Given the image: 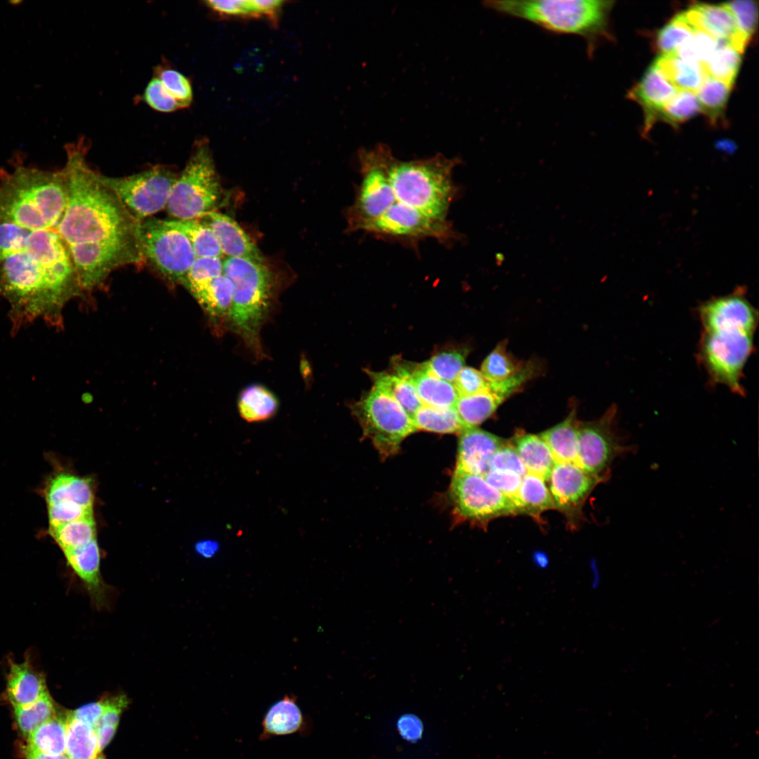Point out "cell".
<instances>
[{
	"instance_id": "11",
	"label": "cell",
	"mask_w": 759,
	"mask_h": 759,
	"mask_svg": "<svg viewBox=\"0 0 759 759\" xmlns=\"http://www.w3.org/2000/svg\"><path fill=\"white\" fill-rule=\"evenodd\" d=\"M178 175L168 167L156 165L123 177L100 174V179L115 193L131 214L141 221L166 208Z\"/></svg>"
},
{
	"instance_id": "47",
	"label": "cell",
	"mask_w": 759,
	"mask_h": 759,
	"mask_svg": "<svg viewBox=\"0 0 759 759\" xmlns=\"http://www.w3.org/2000/svg\"><path fill=\"white\" fill-rule=\"evenodd\" d=\"M221 274H223V260L221 258H196L183 279L181 285L191 293Z\"/></svg>"
},
{
	"instance_id": "57",
	"label": "cell",
	"mask_w": 759,
	"mask_h": 759,
	"mask_svg": "<svg viewBox=\"0 0 759 759\" xmlns=\"http://www.w3.org/2000/svg\"><path fill=\"white\" fill-rule=\"evenodd\" d=\"M252 3L259 17L264 15L272 22L276 23L281 10L283 1L276 0H253Z\"/></svg>"
},
{
	"instance_id": "43",
	"label": "cell",
	"mask_w": 759,
	"mask_h": 759,
	"mask_svg": "<svg viewBox=\"0 0 759 759\" xmlns=\"http://www.w3.org/2000/svg\"><path fill=\"white\" fill-rule=\"evenodd\" d=\"M467 354V348L446 349L436 353L424 364L431 373L453 384L457 375L465 367Z\"/></svg>"
},
{
	"instance_id": "31",
	"label": "cell",
	"mask_w": 759,
	"mask_h": 759,
	"mask_svg": "<svg viewBox=\"0 0 759 759\" xmlns=\"http://www.w3.org/2000/svg\"><path fill=\"white\" fill-rule=\"evenodd\" d=\"M514 504L518 514H526L536 519H540L545 511L556 510L545 480L530 473L522 477Z\"/></svg>"
},
{
	"instance_id": "53",
	"label": "cell",
	"mask_w": 759,
	"mask_h": 759,
	"mask_svg": "<svg viewBox=\"0 0 759 759\" xmlns=\"http://www.w3.org/2000/svg\"><path fill=\"white\" fill-rule=\"evenodd\" d=\"M47 506L50 527L93 515V508L77 504L57 503Z\"/></svg>"
},
{
	"instance_id": "56",
	"label": "cell",
	"mask_w": 759,
	"mask_h": 759,
	"mask_svg": "<svg viewBox=\"0 0 759 759\" xmlns=\"http://www.w3.org/2000/svg\"><path fill=\"white\" fill-rule=\"evenodd\" d=\"M105 704L106 697L98 701L86 704L76 710L70 711V713L73 717L85 722L95 729L105 709Z\"/></svg>"
},
{
	"instance_id": "48",
	"label": "cell",
	"mask_w": 759,
	"mask_h": 759,
	"mask_svg": "<svg viewBox=\"0 0 759 759\" xmlns=\"http://www.w3.org/2000/svg\"><path fill=\"white\" fill-rule=\"evenodd\" d=\"M732 13L737 27L748 42L758 23V7L754 1H734L725 4Z\"/></svg>"
},
{
	"instance_id": "36",
	"label": "cell",
	"mask_w": 759,
	"mask_h": 759,
	"mask_svg": "<svg viewBox=\"0 0 759 759\" xmlns=\"http://www.w3.org/2000/svg\"><path fill=\"white\" fill-rule=\"evenodd\" d=\"M741 63V53L729 43L719 41L718 46L702 66L708 77L732 86Z\"/></svg>"
},
{
	"instance_id": "52",
	"label": "cell",
	"mask_w": 759,
	"mask_h": 759,
	"mask_svg": "<svg viewBox=\"0 0 759 759\" xmlns=\"http://www.w3.org/2000/svg\"><path fill=\"white\" fill-rule=\"evenodd\" d=\"M30 230L10 223H0V261L20 249Z\"/></svg>"
},
{
	"instance_id": "45",
	"label": "cell",
	"mask_w": 759,
	"mask_h": 759,
	"mask_svg": "<svg viewBox=\"0 0 759 759\" xmlns=\"http://www.w3.org/2000/svg\"><path fill=\"white\" fill-rule=\"evenodd\" d=\"M166 90L176 101L179 109L188 108L193 101L191 83L183 74L170 67L159 66L155 72Z\"/></svg>"
},
{
	"instance_id": "26",
	"label": "cell",
	"mask_w": 759,
	"mask_h": 759,
	"mask_svg": "<svg viewBox=\"0 0 759 759\" xmlns=\"http://www.w3.org/2000/svg\"><path fill=\"white\" fill-rule=\"evenodd\" d=\"M46 500L47 505L71 503L93 508L94 495L91 481L68 473L58 474L46 487Z\"/></svg>"
},
{
	"instance_id": "32",
	"label": "cell",
	"mask_w": 759,
	"mask_h": 759,
	"mask_svg": "<svg viewBox=\"0 0 759 759\" xmlns=\"http://www.w3.org/2000/svg\"><path fill=\"white\" fill-rule=\"evenodd\" d=\"M731 89L728 84L707 77L696 93L700 112L713 126L725 123V112Z\"/></svg>"
},
{
	"instance_id": "10",
	"label": "cell",
	"mask_w": 759,
	"mask_h": 759,
	"mask_svg": "<svg viewBox=\"0 0 759 759\" xmlns=\"http://www.w3.org/2000/svg\"><path fill=\"white\" fill-rule=\"evenodd\" d=\"M353 410L363 435L383 458L396 453L403 439L417 431L404 409L374 387L354 405Z\"/></svg>"
},
{
	"instance_id": "59",
	"label": "cell",
	"mask_w": 759,
	"mask_h": 759,
	"mask_svg": "<svg viewBox=\"0 0 759 759\" xmlns=\"http://www.w3.org/2000/svg\"><path fill=\"white\" fill-rule=\"evenodd\" d=\"M24 754L26 759H69L65 754L50 755L38 752L27 747L24 748Z\"/></svg>"
},
{
	"instance_id": "9",
	"label": "cell",
	"mask_w": 759,
	"mask_h": 759,
	"mask_svg": "<svg viewBox=\"0 0 759 759\" xmlns=\"http://www.w3.org/2000/svg\"><path fill=\"white\" fill-rule=\"evenodd\" d=\"M138 239L144 263L168 283L181 285L196 259L183 233L171 221L148 218L140 222Z\"/></svg>"
},
{
	"instance_id": "30",
	"label": "cell",
	"mask_w": 759,
	"mask_h": 759,
	"mask_svg": "<svg viewBox=\"0 0 759 759\" xmlns=\"http://www.w3.org/2000/svg\"><path fill=\"white\" fill-rule=\"evenodd\" d=\"M279 406L275 394L266 387L254 384L243 389L239 395L238 408L242 419L249 422L269 420Z\"/></svg>"
},
{
	"instance_id": "55",
	"label": "cell",
	"mask_w": 759,
	"mask_h": 759,
	"mask_svg": "<svg viewBox=\"0 0 759 759\" xmlns=\"http://www.w3.org/2000/svg\"><path fill=\"white\" fill-rule=\"evenodd\" d=\"M205 3L210 9L221 15L259 17L252 1L211 0Z\"/></svg>"
},
{
	"instance_id": "21",
	"label": "cell",
	"mask_w": 759,
	"mask_h": 759,
	"mask_svg": "<svg viewBox=\"0 0 759 759\" xmlns=\"http://www.w3.org/2000/svg\"><path fill=\"white\" fill-rule=\"evenodd\" d=\"M48 692L44 676L28 660L10 663L6 694L13 707L30 704Z\"/></svg>"
},
{
	"instance_id": "6",
	"label": "cell",
	"mask_w": 759,
	"mask_h": 759,
	"mask_svg": "<svg viewBox=\"0 0 759 759\" xmlns=\"http://www.w3.org/2000/svg\"><path fill=\"white\" fill-rule=\"evenodd\" d=\"M485 7L526 20L558 34L580 37L592 56L602 39L611 38L609 16L614 1L602 0H488Z\"/></svg>"
},
{
	"instance_id": "46",
	"label": "cell",
	"mask_w": 759,
	"mask_h": 759,
	"mask_svg": "<svg viewBox=\"0 0 759 759\" xmlns=\"http://www.w3.org/2000/svg\"><path fill=\"white\" fill-rule=\"evenodd\" d=\"M719 44V40L696 30L692 36L675 52L680 58L703 65Z\"/></svg>"
},
{
	"instance_id": "2",
	"label": "cell",
	"mask_w": 759,
	"mask_h": 759,
	"mask_svg": "<svg viewBox=\"0 0 759 759\" xmlns=\"http://www.w3.org/2000/svg\"><path fill=\"white\" fill-rule=\"evenodd\" d=\"M83 292L68 249L54 230L30 231L23 247L0 261V297L9 304L15 329L37 320L61 326L65 306Z\"/></svg>"
},
{
	"instance_id": "42",
	"label": "cell",
	"mask_w": 759,
	"mask_h": 759,
	"mask_svg": "<svg viewBox=\"0 0 759 759\" xmlns=\"http://www.w3.org/2000/svg\"><path fill=\"white\" fill-rule=\"evenodd\" d=\"M700 112L695 93L679 91L675 97L660 111L657 121L661 120L673 127H677Z\"/></svg>"
},
{
	"instance_id": "1",
	"label": "cell",
	"mask_w": 759,
	"mask_h": 759,
	"mask_svg": "<svg viewBox=\"0 0 759 759\" xmlns=\"http://www.w3.org/2000/svg\"><path fill=\"white\" fill-rule=\"evenodd\" d=\"M84 140L66 147L62 169L66 206L56 232L67 246L84 292L100 287L115 270L144 263L140 222L89 164Z\"/></svg>"
},
{
	"instance_id": "51",
	"label": "cell",
	"mask_w": 759,
	"mask_h": 759,
	"mask_svg": "<svg viewBox=\"0 0 759 759\" xmlns=\"http://www.w3.org/2000/svg\"><path fill=\"white\" fill-rule=\"evenodd\" d=\"M453 385L460 396H467L489 390V382L475 368L465 366L457 375Z\"/></svg>"
},
{
	"instance_id": "17",
	"label": "cell",
	"mask_w": 759,
	"mask_h": 759,
	"mask_svg": "<svg viewBox=\"0 0 759 759\" xmlns=\"http://www.w3.org/2000/svg\"><path fill=\"white\" fill-rule=\"evenodd\" d=\"M685 14L696 30L706 32L717 40L729 43L741 53L748 43L740 32L732 13L725 4H696Z\"/></svg>"
},
{
	"instance_id": "44",
	"label": "cell",
	"mask_w": 759,
	"mask_h": 759,
	"mask_svg": "<svg viewBox=\"0 0 759 759\" xmlns=\"http://www.w3.org/2000/svg\"><path fill=\"white\" fill-rule=\"evenodd\" d=\"M128 703L127 697L123 694L106 696L105 709L95 729L102 751L115 735L120 715Z\"/></svg>"
},
{
	"instance_id": "13",
	"label": "cell",
	"mask_w": 759,
	"mask_h": 759,
	"mask_svg": "<svg viewBox=\"0 0 759 759\" xmlns=\"http://www.w3.org/2000/svg\"><path fill=\"white\" fill-rule=\"evenodd\" d=\"M616 413V406L612 405L599 419L578 424L576 464L590 474L606 480L613 460L634 450L621 442L615 430Z\"/></svg>"
},
{
	"instance_id": "40",
	"label": "cell",
	"mask_w": 759,
	"mask_h": 759,
	"mask_svg": "<svg viewBox=\"0 0 759 759\" xmlns=\"http://www.w3.org/2000/svg\"><path fill=\"white\" fill-rule=\"evenodd\" d=\"M18 727L27 739L37 727L57 715L55 703L49 693L37 701L23 706L13 707Z\"/></svg>"
},
{
	"instance_id": "33",
	"label": "cell",
	"mask_w": 759,
	"mask_h": 759,
	"mask_svg": "<svg viewBox=\"0 0 759 759\" xmlns=\"http://www.w3.org/2000/svg\"><path fill=\"white\" fill-rule=\"evenodd\" d=\"M66 715H56L43 723L27 738L25 747L46 754L65 753Z\"/></svg>"
},
{
	"instance_id": "23",
	"label": "cell",
	"mask_w": 759,
	"mask_h": 759,
	"mask_svg": "<svg viewBox=\"0 0 759 759\" xmlns=\"http://www.w3.org/2000/svg\"><path fill=\"white\" fill-rule=\"evenodd\" d=\"M261 726L260 738L263 740L303 731L305 720L297 698L286 695L274 703L266 713Z\"/></svg>"
},
{
	"instance_id": "54",
	"label": "cell",
	"mask_w": 759,
	"mask_h": 759,
	"mask_svg": "<svg viewBox=\"0 0 759 759\" xmlns=\"http://www.w3.org/2000/svg\"><path fill=\"white\" fill-rule=\"evenodd\" d=\"M484 477L491 486L511 499L514 503L521 485V476L514 472L489 469Z\"/></svg>"
},
{
	"instance_id": "37",
	"label": "cell",
	"mask_w": 759,
	"mask_h": 759,
	"mask_svg": "<svg viewBox=\"0 0 759 759\" xmlns=\"http://www.w3.org/2000/svg\"><path fill=\"white\" fill-rule=\"evenodd\" d=\"M171 223L187 237L196 258H221L223 254L214 233L201 221L172 220Z\"/></svg>"
},
{
	"instance_id": "4",
	"label": "cell",
	"mask_w": 759,
	"mask_h": 759,
	"mask_svg": "<svg viewBox=\"0 0 759 759\" xmlns=\"http://www.w3.org/2000/svg\"><path fill=\"white\" fill-rule=\"evenodd\" d=\"M460 162L458 157L448 158L440 153L403 161L390 150L387 164L392 200L384 213L409 209L437 222H450L448 214L458 192L453 172Z\"/></svg>"
},
{
	"instance_id": "5",
	"label": "cell",
	"mask_w": 759,
	"mask_h": 759,
	"mask_svg": "<svg viewBox=\"0 0 759 759\" xmlns=\"http://www.w3.org/2000/svg\"><path fill=\"white\" fill-rule=\"evenodd\" d=\"M66 206L63 170L20 166L0 175V223L30 230L58 226Z\"/></svg>"
},
{
	"instance_id": "49",
	"label": "cell",
	"mask_w": 759,
	"mask_h": 759,
	"mask_svg": "<svg viewBox=\"0 0 759 759\" xmlns=\"http://www.w3.org/2000/svg\"><path fill=\"white\" fill-rule=\"evenodd\" d=\"M143 99L149 107L160 112L169 113L179 109L174 99L156 77L148 83Z\"/></svg>"
},
{
	"instance_id": "39",
	"label": "cell",
	"mask_w": 759,
	"mask_h": 759,
	"mask_svg": "<svg viewBox=\"0 0 759 759\" xmlns=\"http://www.w3.org/2000/svg\"><path fill=\"white\" fill-rule=\"evenodd\" d=\"M507 345L506 340L498 343L481 364L480 372L488 382H501L513 376L525 363L515 358Z\"/></svg>"
},
{
	"instance_id": "50",
	"label": "cell",
	"mask_w": 759,
	"mask_h": 759,
	"mask_svg": "<svg viewBox=\"0 0 759 759\" xmlns=\"http://www.w3.org/2000/svg\"><path fill=\"white\" fill-rule=\"evenodd\" d=\"M489 469L514 472L521 477L528 473L515 448L508 441L495 452Z\"/></svg>"
},
{
	"instance_id": "29",
	"label": "cell",
	"mask_w": 759,
	"mask_h": 759,
	"mask_svg": "<svg viewBox=\"0 0 759 759\" xmlns=\"http://www.w3.org/2000/svg\"><path fill=\"white\" fill-rule=\"evenodd\" d=\"M65 754L69 759H105L95 729L70 712L66 715Z\"/></svg>"
},
{
	"instance_id": "24",
	"label": "cell",
	"mask_w": 759,
	"mask_h": 759,
	"mask_svg": "<svg viewBox=\"0 0 759 759\" xmlns=\"http://www.w3.org/2000/svg\"><path fill=\"white\" fill-rule=\"evenodd\" d=\"M528 473L547 481L557 462L550 447L538 434L518 432L512 439Z\"/></svg>"
},
{
	"instance_id": "16",
	"label": "cell",
	"mask_w": 759,
	"mask_h": 759,
	"mask_svg": "<svg viewBox=\"0 0 759 759\" xmlns=\"http://www.w3.org/2000/svg\"><path fill=\"white\" fill-rule=\"evenodd\" d=\"M458 434L455 469L484 476L492 456L507 441L477 427H466Z\"/></svg>"
},
{
	"instance_id": "15",
	"label": "cell",
	"mask_w": 759,
	"mask_h": 759,
	"mask_svg": "<svg viewBox=\"0 0 759 759\" xmlns=\"http://www.w3.org/2000/svg\"><path fill=\"white\" fill-rule=\"evenodd\" d=\"M68 565L82 580L91 602L98 609L110 602V588L100 573V551L96 538L81 547L63 552Z\"/></svg>"
},
{
	"instance_id": "38",
	"label": "cell",
	"mask_w": 759,
	"mask_h": 759,
	"mask_svg": "<svg viewBox=\"0 0 759 759\" xmlns=\"http://www.w3.org/2000/svg\"><path fill=\"white\" fill-rule=\"evenodd\" d=\"M50 534L63 552L84 545L96 538L93 515L50 527Z\"/></svg>"
},
{
	"instance_id": "19",
	"label": "cell",
	"mask_w": 759,
	"mask_h": 759,
	"mask_svg": "<svg viewBox=\"0 0 759 759\" xmlns=\"http://www.w3.org/2000/svg\"><path fill=\"white\" fill-rule=\"evenodd\" d=\"M214 233L222 254L264 262L258 247L240 225L230 216L215 211L199 219Z\"/></svg>"
},
{
	"instance_id": "20",
	"label": "cell",
	"mask_w": 759,
	"mask_h": 759,
	"mask_svg": "<svg viewBox=\"0 0 759 759\" xmlns=\"http://www.w3.org/2000/svg\"><path fill=\"white\" fill-rule=\"evenodd\" d=\"M202 309L214 329L229 323L233 301V285L223 273L190 293Z\"/></svg>"
},
{
	"instance_id": "8",
	"label": "cell",
	"mask_w": 759,
	"mask_h": 759,
	"mask_svg": "<svg viewBox=\"0 0 759 759\" xmlns=\"http://www.w3.org/2000/svg\"><path fill=\"white\" fill-rule=\"evenodd\" d=\"M221 195L222 188L208 142L197 141L172 187L167 212L176 220L199 219L214 211Z\"/></svg>"
},
{
	"instance_id": "58",
	"label": "cell",
	"mask_w": 759,
	"mask_h": 759,
	"mask_svg": "<svg viewBox=\"0 0 759 759\" xmlns=\"http://www.w3.org/2000/svg\"><path fill=\"white\" fill-rule=\"evenodd\" d=\"M218 550L219 544L214 540H204L196 545V550L197 552L205 557H212Z\"/></svg>"
},
{
	"instance_id": "22",
	"label": "cell",
	"mask_w": 759,
	"mask_h": 759,
	"mask_svg": "<svg viewBox=\"0 0 759 759\" xmlns=\"http://www.w3.org/2000/svg\"><path fill=\"white\" fill-rule=\"evenodd\" d=\"M406 367L423 406L437 408L455 406L459 396L453 383L431 373L424 363L411 368Z\"/></svg>"
},
{
	"instance_id": "25",
	"label": "cell",
	"mask_w": 759,
	"mask_h": 759,
	"mask_svg": "<svg viewBox=\"0 0 759 759\" xmlns=\"http://www.w3.org/2000/svg\"><path fill=\"white\" fill-rule=\"evenodd\" d=\"M396 373L370 372L373 387L394 398L413 419L422 406L406 367L396 365Z\"/></svg>"
},
{
	"instance_id": "35",
	"label": "cell",
	"mask_w": 759,
	"mask_h": 759,
	"mask_svg": "<svg viewBox=\"0 0 759 759\" xmlns=\"http://www.w3.org/2000/svg\"><path fill=\"white\" fill-rule=\"evenodd\" d=\"M417 430L439 433H459L466 427L461 422L455 409L437 408L422 406L413 417Z\"/></svg>"
},
{
	"instance_id": "28",
	"label": "cell",
	"mask_w": 759,
	"mask_h": 759,
	"mask_svg": "<svg viewBox=\"0 0 759 759\" xmlns=\"http://www.w3.org/2000/svg\"><path fill=\"white\" fill-rule=\"evenodd\" d=\"M578 424L576 410L573 408L562 422L539 434L557 462L576 463Z\"/></svg>"
},
{
	"instance_id": "7",
	"label": "cell",
	"mask_w": 759,
	"mask_h": 759,
	"mask_svg": "<svg viewBox=\"0 0 759 759\" xmlns=\"http://www.w3.org/2000/svg\"><path fill=\"white\" fill-rule=\"evenodd\" d=\"M223 273L233 285L229 324L247 346L260 357L263 355L260 332L273 298L271 273L264 262L240 257L223 260Z\"/></svg>"
},
{
	"instance_id": "18",
	"label": "cell",
	"mask_w": 759,
	"mask_h": 759,
	"mask_svg": "<svg viewBox=\"0 0 759 759\" xmlns=\"http://www.w3.org/2000/svg\"><path fill=\"white\" fill-rule=\"evenodd\" d=\"M679 91L664 77L653 63L640 82L629 91L628 98L637 103L644 113V134L657 122L661 109Z\"/></svg>"
},
{
	"instance_id": "3",
	"label": "cell",
	"mask_w": 759,
	"mask_h": 759,
	"mask_svg": "<svg viewBox=\"0 0 759 759\" xmlns=\"http://www.w3.org/2000/svg\"><path fill=\"white\" fill-rule=\"evenodd\" d=\"M702 331L697 360L712 385L721 384L744 396V367L753 353L758 316L744 309L725 307L699 315Z\"/></svg>"
},
{
	"instance_id": "34",
	"label": "cell",
	"mask_w": 759,
	"mask_h": 759,
	"mask_svg": "<svg viewBox=\"0 0 759 759\" xmlns=\"http://www.w3.org/2000/svg\"><path fill=\"white\" fill-rule=\"evenodd\" d=\"M502 403L491 391L460 396L454 406L465 427H477L490 417Z\"/></svg>"
},
{
	"instance_id": "27",
	"label": "cell",
	"mask_w": 759,
	"mask_h": 759,
	"mask_svg": "<svg viewBox=\"0 0 759 759\" xmlns=\"http://www.w3.org/2000/svg\"><path fill=\"white\" fill-rule=\"evenodd\" d=\"M654 64L678 91L696 93L708 77L701 65L683 59L675 53L660 56Z\"/></svg>"
},
{
	"instance_id": "61",
	"label": "cell",
	"mask_w": 759,
	"mask_h": 759,
	"mask_svg": "<svg viewBox=\"0 0 759 759\" xmlns=\"http://www.w3.org/2000/svg\"><path fill=\"white\" fill-rule=\"evenodd\" d=\"M590 568H592L591 570H592V579H591V586L592 587V588L595 589V588H597V587L600 584V575H599V572L598 571L597 566L595 563H592Z\"/></svg>"
},
{
	"instance_id": "12",
	"label": "cell",
	"mask_w": 759,
	"mask_h": 759,
	"mask_svg": "<svg viewBox=\"0 0 759 759\" xmlns=\"http://www.w3.org/2000/svg\"><path fill=\"white\" fill-rule=\"evenodd\" d=\"M450 492L456 513L473 523L486 524L497 517L518 514L514 502L481 475L455 469Z\"/></svg>"
},
{
	"instance_id": "60",
	"label": "cell",
	"mask_w": 759,
	"mask_h": 759,
	"mask_svg": "<svg viewBox=\"0 0 759 759\" xmlns=\"http://www.w3.org/2000/svg\"><path fill=\"white\" fill-rule=\"evenodd\" d=\"M533 562L539 569H545L549 566L548 556L543 552H535L532 556Z\"/></svg>"
},
{
	"instance_id": "14",
	"label": "cell",
	"mask_w": 759,
	"mask_h": 759,
	"mask_svg": "<svg viewBox=\"0 0 759 759\" xmlns=\"http://www.w3.org/2000/svg\"><path fill=\"white\" fill-rule=\"evenodd\" d=\"M548 481L556 509L573 522L592 489L606 479L590 474L576 463L557 462Z\"/></svg>"
},
{
	"instance_id": "41",
	"label": "cell",
	"mask_w": 759,
	"mask_h": 759,
	"mask_svg": "<svg viewBox=\"0 0 759 759\" xmlns=\"http://www.w3.org/2000/svg\"><path fill=\"white\" fill-rule=\"evenodd\" d=\"M696 30L685 13H680L658 31L655 46L661 55L675 53Z\"/></svg>"
}]
</instances>
